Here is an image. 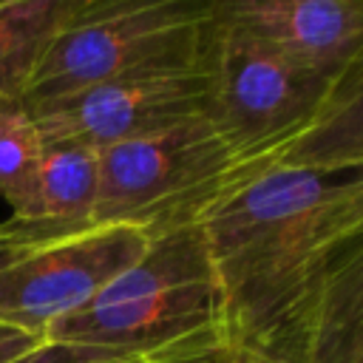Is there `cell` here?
Here are the masks:
<instances>
[{
  "mask_svg": "<svg viewBox=\"0 0 363 363\" xmlns=\"http://www.w3.org/2000/svg\"><path fill=\"white\" fill-rule=\"evenodd\" d=\"M199 227L227 295L233 349L298 363L318 275L363 230V167L269 164Z\"/></svg>",
  "mask_w": 363,
  "mask_h": 363,
  "instance_id": "obj_1",
  "label": "cell"
},
{
  "mask_svg": "<svg viewBox=\"0 0 363 363\" xmlns=\"http://www.w3.org/2000/svg\"><path fill=\"white\" fill-rule=\"evenodd\" d=\"M45 340L130 354L204 357L235 352L227 295L201 227L150 238L147 250Z\"/></svg>",
  "mask_w": 363,
  "mask_h": 363,
  "instance_id": "obj_2",
  "label": "cell"
},
{
  "mask_svg": "<svg viewBox=\"0 0 363 363\" xmlns=\"http://www.w3.org/2000/svg\"><path fill=\"white\" fill-rule=\"evenodd\" d=\"M269 164L241 156L207 116L105 147L94 224H128L150 238L199 227Z\"/></svg>",
  "mask_w": 363,
  "mask_h": 363,
  "instance_id": "obj_3",
  "label": "cell"
},
{
  "mask_svg": "<svg viewBox=\"0 0 363 363\" xmlns=\"http://www.w3.org/2000/svg\"><path fill=\"white\" fill-rule=\"evenodd\" d=\"M213 0H74L23 99H54L130 74L190 68L207 60Z\"/></svg>",
  "mask_w": 363,
  "mask_h": 363,
  "instance_id": "obj_4",
  "label": "cell"
},
{
  "mask_svg": "<svg viewBox=\"0 0 363 363\" xmlns=\"http://www.w3.org/2000/svg\"><path fill=\"white\" fill-rule=\"evenodd\" d=\"M207 119L247 159L272 162L320 111L329 85L264 45L210 23Z\"/></svg>",
  "mask_w": 363,
  "mask_h": 363,
  "instance_id": "obj_5",
  "label": "cell"
},
{
  "mask_svg": "<svg viewBox=\"0 0 363 363\" xmlns=\"http://www.w3.org/2000/svg\"><path fill=\"white\" fill-rule=\"evenodd\" d=\"M150 235L128 224H94L28 250L0 269V318L45 337L85 309L147 250Z\"/></svg>",
  "mask_w": 363,
  "mask_h": 363,
  "instance_id": "obj_6",
  "label": "cell"
},
{
  "mask_svg": "<svg viewBox=\"0 0 363 363\" xmlns=\"http://www.w3.org/2000/svg\"><path fill=\"white\" fill-rule=\"evenodd\" d=\"M210 65L130 74L65 96L26 102L43 142L105 150L207 113Z\"/></svg>",
  "mask_w": 363,
  "mask_h": 363,
  "instance_id": "obj_7",
  "label": "cell"
},
{
  "mask_svg": "<svg viewBox=\"0 0 363 363\" xmlns=\"http://www.w3.org/2000/svg\"><path fill=\"white\" fill-rule=\"evenodd\" d=\"M213 23L326 82L363 51V0H213Z\"/></svg>",
  "mask_w": 363,
  "mask_h": 363,
  "instance_id": "obj_8",
  "label": "cell"
},
{
  "mask_svg": "<svg viewBox=\"0 0 363 363\" xmlns=\"http://www.w3.org/2000/svg\"><path fill=\"white\" fill-rule=\"evenodd\" d=\"M298 363H363V230L346 235L318 275Z\"/></svg>",
  "mask_w": 363,
  "mask_h": 363,
  "instance_id": "obj_9",
  "label": "cell"
},
{
  "mask_svg": "<svg viewBox=\"0 0 363 363\" xmlns=\"http://www.w3.org/2000/svg\"><path fill=\"white\" fill-rule=\"evenodd\" d=\"M96 196L99 153L74 142H45L31 190L11 218L51 235H71L94 227Z\"/></svg>",
  "mask_w": 363,
  "mask_h": 363,
  "instance_id": "obj_10",
  "label": "cell"
},
{
  "mask_svg": "<svg viewBox=\"0 0 363 363\" xmlns=\"http://www.w3.org/2000/svg\"><path fill=\"white\" fill-rule=\"evenodd\" d=\"M275 164L363 167V51L332 79L320 111L275 156Z\"/></svg>",
  "mask_w": 363,
  "mask_h": 363,
  "instance_id": "obj_11",
  "label": "cell"
},
{
  "mask_svg": "<svg viewBox=\"0 0 363 363\" xmlns=\"http://www.w3.org/2000/svg\"><path fill=\"white\" fill-rule=\"evenodd\" d=\"M74 0H0V96H20Z\"/></svg>",
  "mask_w": 363,
  "mask_h": 363,
  "instance_id": "obj_12",
  "label": "cell"
},
{
  "mask_svg": "<svg viewBox=\"0 0 363 363\" xmlns=\"http://www.w3.org/2000/svg\"><path fill=\"white\" fill-rule=\"evenodd\" d=\"M43 133L23 96H0V196L11 216L23 207L43 159Z\"/></svg>",
  "mask_w": 363,
  "mask_h": 363,
  "instance_id": "obj_13",
  "label": "cell"
},
{
  "mask_svg": "<svg viewBox=\"0 0 363 363\" xmlns=\"http://www.w3.org/2000/svg\"><path fill=\"white\" fill-rule=\"evenodd\" d=\"M233 352L221 354H204V357H184V354H159V357H145V354H130L119 349H105V346H88V343H65V340H43L34 352L20 357L17 363H221Z\"/></svg>",
  "mask_w": 363,
  "mask_h": 363,
  "instance_id": "obj_14",
  "label": "cell"
},
{
  "mask_svg": "<svg viewBox=\"0 0 363 363\" xmlns=\"http://www.w3.org/2000/svg\"><path fill=\"white\" fill-rule=\"evenodd\" d=\"M57 238H62V235H51L43 227H34V224H26L17 218L0 221V269L9 267L11 261H17L20 255H26L28 250H37Z\"/></svg>",
  "mask_w": 363,
  "mask_h": 363,
  "instance_id": "obj_15",
  "label": "cell"
},
{
  "mask_svg": "<svg viewBox=\"0 0 363 363\" xmlns=\"http://www.w3.org/2000/svg\"><path fill=\"white\" fill-rule=\"evenodd\" d=\"M45 337L31 335L9 320L0 318V363H17L20 357H26L28 352H34Z\"/></svg>",
  "mask_w": 363,
  "mask_h": 363,
  "instance_id": "obj_16",
  "label": "cell"
},
{
  "mask_svg": "<svg viewBox=\"0 0 363 363\" xmlns=\"http://www.w3.org/2000/svg\"><path fill=\"white\" fill-rule=\"evenodd\" d=\"M233 354H235V352H233ZM233 354H230V357H227V360H221V363H233Z\"/></svg>",
  "mask_w": 363,
  "mask_h": 363,
  "instance_id": "obj_17",
  "label": "cell"
}]
</instances>
